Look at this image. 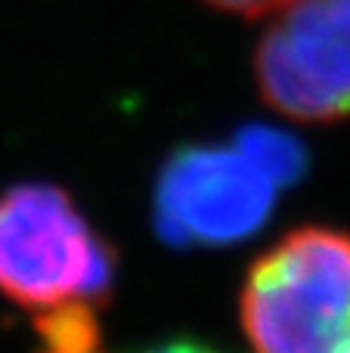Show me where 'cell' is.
Wrapping results in <instances>:
<instances>
[{"mask_svg": "<svg viewBox=\"0 0 350 353\" xmlns=\"http://www.w3.org/2000/svg\"><path fill=\"white\" fill-rule=\"evenodd\" d=\"M239 319L254 353H350V232L307 223L248 267Z\"/></svg>", "mask_w": 350, "mask_h": 353, "instance_id": "obj_1", "label": "cell"}, {"mask_svg": "<svg viewBox=\"0 0 350 353\" xmlns=\"http://www.w3.org/2000/svg\"><path fill=\"white\" fill-rule=\"evenodd\" d=\"M115 282V251L56 183L0 192V294L31 313L99 307Z\"/></svg>", "mask_w": 350, "mask_h": 353, "instance_id": "obj_2", "label": "cell"}, {"mask_svg": "<svg viewBox=\"0 0 350 353\" xmlns=\"http://www.w3.org/2000/svg\"><path fill=\"white\" fill-rule=\"evenodd\" d=\"M282 183L245 146H192L155 186V230L177 248H220L267 223Z\"/></svg>", "mask_w": 350, "mask_h": 353, "instance_id": "obj_3", "label": "cell"}, {"mask_svg": "<svg viewBox=\"0 0 350 353\" xmlns=\"http://www.w3.org/2000/svg\"><path fill=\"white\" fill-rule=\"evenodd\" d=\"M254 81L291 121L350 118V0H289L254 50Z\"/></svg>", "mask_w": 350, "mask_h": 353, "instance_id": "obj_4", "label": "cell"}, {"mask_svg": "<svg viewBox=\"0 0 350 353\" xmlns=\"http://www.w3.org/2000/svg\"><path fill=\"white\" fill-rule=\"evenodd\" d=\"M34 316L41 353H103V332L93 304H65Z\"/></svg>", "mask_w": 350, "mask_h": 353, "instance_id": "obj_5", "label": "cell"}, {"mask_svg": "<svg viewBox=\"0 0 350 353\" xmlns=\"http://www.w3.org/2000/svg\"><path fill=\"white\" fill-rule=\"evenodd\" d=\"M202 3L214 6L220 12H233V16H242V19H260L282 10L289 0H202Z\"/></svg>", "mask_w": 350, "mask_h": 353, "instance_id": "obj_6", "label": "cell"}, {"mask_svg": "<svg viewBox=\"0 0 350 353\" xmlns=\"http://www.w3.org/2000/svg\"><path fill=\"white\" fill-rule=\"evenodd\" d=\"M140 353H223L211 344H202V341H165V344H155V347H146Z\"/></svg>", "mask_w": 350, "mask_h": 353, "instance_id": "obj_7", "label": "cell"}]
</instances>
